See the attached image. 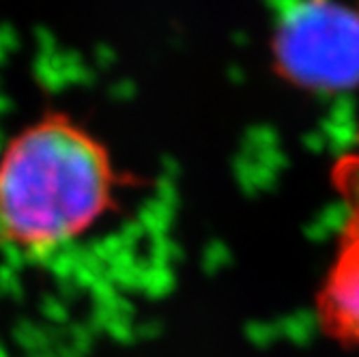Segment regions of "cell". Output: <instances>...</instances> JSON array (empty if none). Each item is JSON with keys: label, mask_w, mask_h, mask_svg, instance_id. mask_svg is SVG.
Instances as JSON below:
<instances>
[{"label": "cell", "mask_w": 359, "mask_h": 357, "mask_svg": "<svg viewBox=\"0 0 359 357\" xmlns=\"http://www.w3.org/2000/svg\"><path fill=\"white\" fill-rule=\"evenodd\" d=\"M104 142L62 112L22 125L0 149V245L39 261L86 241L116 207Z\"/></svg>", "instance_id": "obj_1"}, {"label": "cell", "mask_w": 359, "mask_h": 357, "mask_svg": "<svg viewBox=\"0 0 359 357\" xmlns=\"http://www.w3.org/2000/svg\"><path fill=\"white\" fill-rule=\"evenodd\" d=\"M276 60L295 84H359V11L338 0H292L276 28Z\"/></svg>", "instance_id": "obj_2"}, {"label": "cell", "mask_w": 359, "mask_h": 357, "mask_svg": "<svg viewBox=\"0 0 359 357\" xmlns=\"http://www.w3.org/2000/svg\"><path fill=\"white\" fill-rule=\"evenodd\" d=\"M318 321L330 338L359 349V248L340 241L318 297Z\"/></svg>", "instance_id": "obj_3"}, {"label": "cell", "mask_w": 359, "mask_h": 357, "mask_svg": "<svg viewBox=\"0 0 359 357\" xmlns=\"http://www.w3.org/2000/svg\"><path fill=\"white\" fill-rule=\"evenodd\" d=\"M334 185L346 207L342 243L359 248V147L346 153L334 168Z\"/></svg>", "instance_id": "obj_4"}]
</instances>
